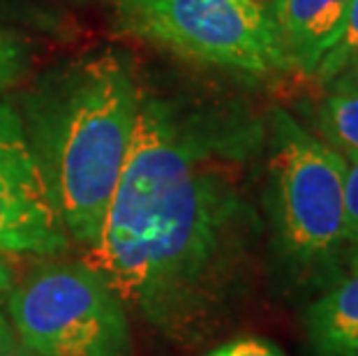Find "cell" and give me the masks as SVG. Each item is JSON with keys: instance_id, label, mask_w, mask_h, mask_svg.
I'll return each instance as SVG.
<instances>
[{"instance_id": "cell-8", "label": "cell", "mask_w": 358, "mask_h": 356, "mask_svg": "<svg viewBox=\"0 0 358 356\" xmlns=\"http://www.w3.org/2000/svg\"><path fill=\"white\" fill-rule=\"evenodd\" d=\"M315 356H358V269L335 278L303 313Z\"/></svg>"}, {"instance_id": "cell-16", "label": "cell", "mask_w": 358, "mask_h": 356, "mask_svg": "<svg viewBox=\"0 0 358 356\" xmlns=\"http://www.w3.org/2000/svg\"><path fill=\"white\" fill-rule=\"evenodd\" d=\"M331 83H333V86H342V88H354V90H358V58H354L352 63H349L345 70H342Z\"/></svg>"}, {"instance_id": "cell-6", "label": "cell", "mask_w": 358, "mask_h": 356, "mask_svg": "<svg viewBox=\"0 0 358 356\" xmlns=\"http://www.w3.org/2000/svg\"><path fill=\"white\" fill-rule=\"evenodd\" d=\"M70 248L17 109L0 102V255L60 257Z\"/></svg>"}, {"instance_id": "cell-11", "label": "cell", "mask_w": 358, "mask_h": 356, "mask_svg": "<svg viewBox=\"0 0 358 356\" xmlns=\"http://www.w3.org/2000/svg\"><path fill=\"white\" fill-rule=\"evenodd\" d=\"M347 248H345V266L358 269V160L347 162Z\"/></svg>"}, {"instance_id": "cell-17", "label": "cell", "mask_w": 358, "mask_h": 356, "mask_svg": "<svg viewBox=\"0 0 358 356\" xmlns=\"http://www.w3.org/2000/svg\"><path fill=\"white\" fill-rule=\"evenodd\" d=\"M259 3H264V5H266V3H268V0H259Z\"/></svg>"}, {"instance_id": "cell-3", "label": "cell", "mask_w": 358, "mask_h": 356, "mask_svg": "<svg viewBox=\"0 0 358 356\" xmlns=\"http://www.w3.org/2000/svg\"><path fill=\"white\" fill-rule=\"evenodd\" d=\"M347 160L292 113L271 120L268 211L273 243L296 283L329 285L345 264Z\"/></svg>"}, {"instance_id": "cell-4", "label": "cell", "mask_w": 358, "mask_h": 356, "mask_svg": "<svg viewBox=\"0 0 358 356\" xmlns=\"http://www.w3.org/2000/svg\"><path fill=\"white\" fill-rule=\"evenodd\" d=\"M5 317L44 356H132L127 306L93 264L47 259L14 280Z\"/></svg>"}, {"instance_id": "cell-14", "label": "cell", "mask_w": 358, "mask_h": 356, "mask_svg": "<svg viewBox=\"0 0 358 356\" xmlns=\"http://www.w3.org/2000/svg\"><path fill=\"white\" fill-rule=\"evenodd\" d=\"M0 356H44L17 336L5 315H0Z\"/></svg>"}, {"instance_id": "cell-12", "label": "cell", "mask_w": 358, "mask_h": 356, "mask_svg": "<svg viewBox=\"0 0 358 356\" xmlns=\"http://www.w3.org/2000/svg\"><path fill=\"white\" fill-rule=\"evenodd\" d=\"M28 54L24 42L10 30L0 28V88L17 81L26 70Z\"/></svg>"}, {"instance_id": "cell-7", "label": "cell", "mask_w": 358, "mask_h": 356, "mask_svg": "<svg viewBox=\"0 0 358 356\" xmlns=\"http://www.w3.org/2000/svg\"><path fill=\"white\" fill-rule=\"evenodd\" d=\"M352 0H268L266 10L275 28L287 72L315 77L345 24Z\"/></svg>"}, {"instance_id": "cell-13", "label": "cell", "mask_w": 358, "mask_h": 356, "mask_svg": "<svg viewBox=\"0 0 358 356\" xmlns=\"http://www.w3.org/2000/svg\"><path fill=\"white\" fill-rule=\"evenodd\" d=\"M203 356H285V352L262 336H243L213 347Z\"/></svg>"}, {"instance_id": "cell-2", "label": "cell", "mask_w": 358, "mask_h": 356, "mask_svg": "<svg viewBox=\"0 0 358 356\" xmlns=\"http://www.w3.org/2000/svg\"><path fill=\"white\" fill-rule=\"evenodd\" d=\"M141 86L116 51L44 72L21 97V123L65 234L93 250L132 148Z\"/></svg>"}, {"instance_id": "cell-9", "label": "cell", "mask_w": 358, "mask_h": 356, "mask_svg": "<svg viewBox=\"0 0 358 356\" xmlns=\"http://www.w3.org/2000/svg\"><path fill=\"white\" fill-rule=\"evenodd\" d=\"M317 125L322 141L347 162L358 160V90L333 86L317 109Z\"/></svg>"}, {"instance_id": "cell-5", "label": "cell", "mask_w": 358, "mask_h": 356, "mask_svg": "<svg viewBox=\"0 0 358 356\" xmlns=\"http://www.w3.org/2000/svg\"><path fill=\"white\" fill-rule=\"evenodd\" d=\"M116 7L127 33L178 56L255 77L287 72L259 0H118Z\"/></svg>"}, {"instance_id": "cell-1", "label": "cell", "mask_w": 358, "mask_h": 356, "mask_svg": "<svg viewBox=\"0 0 358 356\" xmlns=\"http://www.w3.org/2000/svg\"><path fill=\"white\" fill-rule=\"evenodd\" d=\"M248 146L245 127L141 93L88 264L169 343L206 340L250 287L259 218L241 183Z\"/></svg>"}, {"instance_id": "cell-10", "label": "cell", "mask_w": 358, "mask_h": 356, "mask_svg": "<svg viewBox=\"0 0 358 356\" xmlns=\"http://www.w3.org/2000/svg\"><path fill=\"white\" fill-rule=\"evenodd\" d=\"M354 58H358V0L349 3L345 24L340 28L338 40H335L329 54L319 63L315 79L322 83H331Z\"/></svg>"}, {"instance_id": "cell-15", "label": "cell", "mask_w": 358, "mask_h": 356, "mask_svg": "<svg viewBox=\"0 0 358 356\" xmlns=\"http://www.w3.org/2000/svg\"><path fill=\"white\" fill-rule=\"evenodd\" d=\"M14 280H17V273H14L12 264L7 262L5 255H0V315H5V303L14 287Z\"/></svg>"}]
</instances>
